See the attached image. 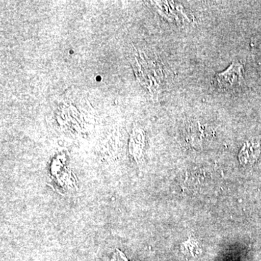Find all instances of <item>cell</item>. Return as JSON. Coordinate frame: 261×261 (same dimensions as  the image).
Segmentation results:
<instances>
[{
    "label": "cell",
    "instance_id": "1",
    "mask_svg": "<svg viewBox=\"0 0 261 261\" xmlns=\"http://www.w3.org/2000/svg\"><path fill=\"white\" fill-rule=\"evenodd\" d=\"M244 73L243 65L234 62L229 65L227 69L216 75V81L221 88H236L244 82Z\"/></svg>",
    "mask_w": 261,
    "mask_h": 261
},
{
    "label": "cell",
    "instance_id": "2",
    "mask_svg": "<svg viewBox=\"0 0 261 261\" xmlns=\"http://www.w3.org/2000/svg\"><path fill=\"white\" fill-rule=\"evenodd\" d=\"M111 261H128L126 258V257H124V255H123L121 252L118 251L117 250L116 252L113 255L112 259H111Z\"/></svg>",
    "mask_w": 261,
    "mask_h": 261
}]
</instances>
